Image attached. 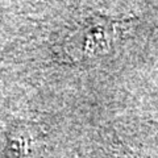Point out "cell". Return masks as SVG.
Instances as JSON below:
<instances>
[{
  "mask_svg": "<svg viewBox=\"0 0 158 158\" xmlns=\"http://www.w3.org/2000/svg\"><path fill=\"white\" fill-rule=\"evenodd\" d=\"M112 34V24L107 20H90L85 27L74 33V41L78 40V42H71V50L79 52L81 56H91L103 52L110 45Z\"/></svg>",
  "mask_w": 158,
  "mask_h": 158,
  "instance_id": "cell-1",
  "label": "cell"
}]
</instances>
